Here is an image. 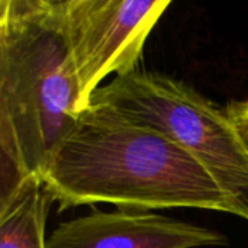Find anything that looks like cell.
I'll list each match as a JSON object with an SVG mask.
<instances>
[{
	"label": "cell",
	"instance_id": "obj_1",
	"mask_svg": "<svg viewBox=\"0 0 248 248\" xmlns=\"http://www.w3.org/2000/svg\"><path fill=\"white\" fill-rule=\"evenodd\" d=\"M44 187L60 211L113 203L121 209L195 208L231 214L208 170L166 135L90 106L58 148Z\"/></svg>",
	"mask_w": 248,
	"mask_h": 248
},
{
	"label": "cell",
	"instance_id": "obj_2",
	"mask_svg": "<svg viewBox=\"0 0 248 248\" xmlns=\"http://www.w3.org/2000/svg\"><path fill=\"white\" fill-rule=\"evenodd\" d=\"M60 0L0 1V203L44 183L78 115Z\"/></svg>",
	"mask_w": 248,
	"mask_h": 248
},
{
	"label": "cell",
	"instance_id": "obj_3",
	"mask_svg": "<svg viewBox=\"0 0 248 248\" xmlns=\"http://www.w3.org/2000/svg\"><path fill=\"white\" fill-rule=\"evenodd\" d=\"M90 106L151 128L189 151L225 192L231 214L248 222V153L225 109L177 78L140 70L99 87Z\"/></svg>",
	"mask_w": 248,
	"mask_h": 248
},
{
	"label": "cell",
	"instance_id": "obj_4",
	"mask_svg": "<svg viewBox=\"0 0 248 248\" xmlns=\"http://www.w3.org/2000/svg\"><path fill=\"white\" fill-rule=\"evenodd\" d=\"M169 0H64L62 28L77 80V115L109 74L137 71L144 44Z\"/></svg>",
	"mask_w": 248,
	"mask_h": 248
},
{
	"label": "cell",
	"instance_id": "obj_5",
	"mask_svg": "<svg viewBox=\"0 0 248 248\" xmlns=\"http://www.w3.org/2000/svg\"><path fill=\"white\" fill-rule=\"evenodd\" d=\"M218 231L150 211H93L58 225L45 248H196L227 246Z\"/></svg>",
	"mask_w": 248,
	"mask_h": 248
},
{
	"label": "cell",
	"instance_id": "obj_6",
	"mask_svg": "<svg viewBox=\"0 0 248 248\" xmlns=\"http://www.w3.org/2000/svg\"><path fill=\"white\" fill-rule=\"evenodd\" d=\"M51 203L42 182L26 180L13 198L0 203V248H45Z\"/></svg>",
	"mask_w": 248,
	"mask_h": 248
},
{
	"label": "cell",
	"instance_id": "obj_7",
	"mask_svg": "<svg viewBox=\"0 0 248 248\" xmlns=\"http://www.w3.org/2000/svg\"><path fill=\"white\" fill-rule=\"evenodd\" d=\"M224 109L248 153V99L230 102Z\"/></svg>",
	"mask_w": 248,
	"mask_h": 248
}]
</instances>
